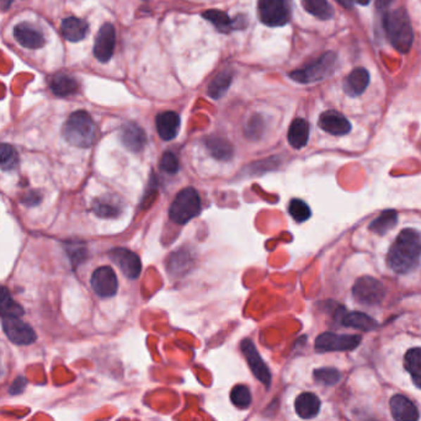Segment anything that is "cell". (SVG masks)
<instances>
[{
	"label": "cell",
	"mask_w": 421,
	"mask_h": 421,
	"mask_svg": "<svg viewBox=\"0 0 421 421\" xmlns=\"http://www.w3.org/2000/svg\"><path fill=\"white\" fill-rule=\"evenodd\" d=\"M159 167L163 172L167 174H177L179 172V161H177V156L172 152H165L163 154L162 159H161V164Z\"/></svg>",
	"instance_id": "38"
},
{
	"label": "cell",
	"mask_w": 421,
	"mask_h": 421,
	"mask_svg": "<svg viewBox=\"0 0 421 421\" xmlns=\"http://www.w3.org/2000/svg\"><path fill=\"white\" fill-rule=\"evenodd\" d=\"M309 123L304 118H296L291 123L287 133V141L294 149H302L309 139Z\"/></svg>",
	"instance_id": "24"
},
{
	"label": "cell",
	"mask_w": 421,
	"mask_h": 421,
	"mask_svg": "<svg viewBox=\"0 0 421 421\" xmlns=\"http://www.w3.org/2000/svg\"><path fill=\"white\" fill-rule=\"evenodd\" d=\"M232 82H233V73L230 72V69L217 74L215 79L208 85V90H207L208 96L215 100L222 98L228 92Z\"/></svg>",
	"instance_id": "28"
},
{
	"label": "cell",
	"mask_w": 421,
	"mask_h": 421,
	"mask_svg": "<svg viewBox=\"0 0 421 421\" xmlns=\"http://www.w3.org/2000/svg\"><path fill=\"white\" fill-rule=\"evenodd\" d=\"M337 1H338L339 4L341 5V6H344L345 9H353V0H337Z\"/></svg>",
	"instance_id": "42"
},
{
	"label": "cell",
	"mask_w": 421,
	"mask_h": 421,
	"mask_svg": "<svg viewBox=\"0 0 421 421\" xmlns=\"http://www.w3.org/2000/svg\"><path fill=\"white\" fill-rule=\"evenodd\" d=\"M341 375L338 370L332 367L318 368L314 371V379L322 384L334 386L340 381Z\"/></svg>",
	"instance_id": "37"
},
{
	"label": "cell",
	"mask_w": 421,
	"mask_h": 421,
	"mask_svg": "<svg viewBox=\"0 0 421 421\" xmlns=\"http://www.w3.org/2000/svg\"><path fill=\"white\" fill-rule=\"evenodd\" d=\"M14 37L18 41V44H21L25 49H41L44 44V34L29 23L16 25L14 29Z\"/></svg>",
	"instance_id": "17"
},
{
	"label": "cell",
	"mask_w": 421,
	"mask_h": 421,
	"mask_svg": "<svg viewBox=\"0 0 421 421\" xmlns=\"http://www.w3.org/2000/svg\"><path fill=\"white\" fill-rule=\"evenodd\" d=\"M319 127L333 136H345L351 131V123L343 113L335 110H328L320 115Z\"/></svg>",
	"instance_id": "14"
},
{
	"label": "cell",
	"mask_w": 421,
	"mask_h": 421,
	"mask_svg": "<svg viewBox=\"0 0 421 421\" xmlns=\"http://www.w3.org/2000/svg\"><path fill=\"white\" fill-rule=\"evenodd\" d=\"M19 164V154L13 146L0 143V169L4 172L14 170Z\"/></svg>",
	"instance_id": "34"
},
{
	"label": "cell",
	"mask_w": 421,
	"mask_h": 421,
	"mask_svg": "<svg viewBox=\"0 0 421 421\" xmlns=\"http://www.w3.org/2000/svg\"><path fill=\"white\" fill-rule=\"evenodd\" d=\"M89 26L84 20L78 18H67L62 23V34L64 39L70 42H79L85 39L88 34Z\"/></svg>",
	"instance_id": "25"
},
{
	"label": "cell",
	"mask_w": 421,
	"mask_h": 421,
	"mask_svg": "<svg viewBox=\"0 0 421 421\" xmlns=\"http://www.w3.org/2000/svg\"><path fill=\"white\" fill-rule=\"evenodd\" d=\"M393 3H394V0H376V9L379 14L382 15L383 13L389 10Z\"/></svg>",
	"instance_id": "41"
},
{
	"label": "cell",
	"mask_w": 421,
	"mask_h": 421,
	"mask_svg": "<svg viewBox=\"0 0 421 421\" xmlns=\"http://www.w3.org/2000/svg\"><path fill=\"white\" fill-rule=\"evenodd\" d=\"M393 419L396 421H417L420 417L415 404L404 396L397 394L389 403Z\"/></svg>",
	"instance_id": "19"
},
{
	"label": "cell",
	"mask_w": 421,
	"mask_h": 421,
	"mask_svg": "<svg viewBox=\"0 0 421 421\" xmlns=\"http://www.w3.org/2000/svg\"><path fill=\"white\" fill-rule=\"evenodd\" d=\"M397 223V212L393 210H384L381 215H378L376 220L371 222L370 230H372L373 233H377L379 235L386 234L389 230L394 228Z\"/></svg>",
	"instance_id": "32"
},
{
	"label": "cell",
	"mask_w": 421,
	"mask_h": 421,
	"mask_svg": "<svg viewBox=\"0 0 421 421\" xmlns=\"http://www.w3.org/2000/svg\"><path fill=\"white\" fill-rule=\"evenodd\" d=\"M289 213L296 222L303 223L308 218H310L312 210H310V207L303 200L294 199L292 201L289 202Z\"/></svg>",
	"instance_id": "35"
},
{
	"label": "cell",
	"mask_w": 421,
	"mask_h": 421,
	"mask_svg": "<svg viewBox=\"0 0 421 421\" xmlns=\"http://www.w3.org/2000/svg\"><path fill=\"white\" fill-rule=\"evenodd\" d=\"M230 401L234 404L235 407L239 408V409L249 408L251 401H253L249 388L243 386V384L235 386L230 392Z\"/></svg>",
	"instance_id": "36"
},
{
	"label": "cell",
	"mask_w": 421,
	"mask_h": 421,
	"mask_svg": "<svg viewBox=\"0 0 421 421\" xmlns=\"http://www.w3.org/2000/svg\"><path fill=\"white\" fill-rule=\"evenodd\" d=\"M353 296L358 303L376 306L382 302L386 296V289L377 279L363 276L353 284Z\"/></svg>",
	"instance_id": "7"
},
{
	"label": "cell",
	"mask_w": 421,
	"mask_h": 421,
	"mask_svg": "<svg viewBox=\"0 0 421 421\" xmlns=\"http://www.w3.org/2000/svg\"><path fill=\"white\" fill-rule=\"evenodd\" d=\"M41 200H42V196L37 191H29L21 197V202L26 206H36V205H39Z\"/></svg>",
	"instance_id": "39"
},
{
	"label": "cell",
	"mask_w": 421,
	"mask_h": 421,
	"mask_svg": "<svg viewBox=\"0 0 421 421\" xmlns=\"http://www.w3.org/2000/svg\"><path fill=\"white\" fill-rule=\"evenodd\" d=\"M3 330L10 341L16 345H30L37 339L34 329L18 317L3 318Z\"/></svg>",
	"instance_id": "11"
},
{
	"label": "cell",
	"mask_w": 421,
	"mask_h": 421,
	"mask_svg": "<svg viewBox=\"0 0 421 421\" xmlns=\"http://www.w3.org/2000/svg\"><path fill=\"white\" fill-rule=\"evenodd\" d=\"M338 64V54L329 51L319 58L289 74V78L301 84H312L328 78L335 72Z\"/></svg>",
	"instance_id": "4"
},
{
	"label": "cell",
	"mask_w": 421,
	"mask_h": 421,
	"mask_svg": "<svg viewBox=\"0 0 421 421\" xmlns=\"http://www.w3.org/2000/svg\"><path fill=\"white\" fill-rule=\"evenodd\" d=\"M121 141L128 151L133 153L142 152L147 144V134L142 127H139L134 122L123 125L121 131Z\"/></svg>",
	"instance_id": "18"
},
{
	"label": "cell",
	"mask_w": 421,
	"mask_h": 421,
	"mask_svg": "<svg viewBox=\"0 0 421 421\" xmlns=\"http://www.w3.org/2000/svg\"><path fill=\"white\" fill-rule=\"evenodd\" d=\"M108 255L113 263L122 270L123 274L126 275L128 279H137L141 275L142 263L139 256L136 253H133L132 250L126 248H115L108 253Z\"/></svg>",
	"instance_id": "13"
},
{
	"label": "cell",
	"mask_w": 421,
	"mask_h": 421,
	"mask_svg": "<svg viewBox=\"0 0 421 421\" xmlns=\"http://www.w3.org/2000/svg\"><path fill=\"white\" fill-rule=\"evenodd\" d=\"M240 348L244 353L245 360L249 365L251 372L254 373L255 377L258 378L260 382L264 384L265 387L270 388V386H271V372H270L269 367L266 366V363H264V360L260 356V353H258L253 341L245 339L240 344Z\"/></svg>",
	"instance_id": "9"
},
{
	"label": "cell",
	"mask_w": 421,
	"mask_h": 421,
	"mask_svg": "<svg viewBox=\"0 0 421 421\" xmlns=\"http://www.w3.org/2000/svg\"><path fill=\"white\" fill-rule=\"evenodd\" d=\"M370 82H371V75L367 69L358 67V68L353 69V72L348 74L344 80V92L348 96L356 98L366 92Z\"/></svg>",
	"instance_id": "16"
},
{
	"label": "cell",
	"mask_w": 421,
	"mask_h": 421,
	"mask_svg": "<svg viewBox=\"0 0 421 421\" xmlns=\"http://www.w3.org/2000/svg\"><path fill=\"white\" fill-rule=\"evenodd\" d=\"M27 386V381H26V378L25 377H20L16 378L13 384L10 386L9 388V393L11 396H18V394H21V393L24 392L25 388Z\"/></svg>",
	"instance_id": "40"
},
{
	"label": "cell",
	"mask_w": 421,
	"mask_h": 421,
	"mask_svg": "<svg viewBox=\"0 0 421 421\" xmlns=\"http://www.w3.org/2000/svg\"><path fill=\"white\" fill-rule=\"evenodd\" d=\"M381 16L383 34L389 44L399 54H408L412 49L415 34L407 10L404 8L388 10Z\"/></svg>",
	"instance_id": "2"
},
{
	"label": "cell",
	"mask_w": 421,
	"mask_h": 421,
	"mask_svg": "<svg viewBox=\"0 0 421 421\" xmlns=\"http://www.w3.org/2000/svg\"><path fill=\"white\" fill-rule=\"evenodd\" d=\"M201 212V199L194 187H187L177 194L169 207V217L177 225H187Z\"/></svg>",
	"instance_id": "5"
},
{
	"label": "cell",
	"mask_w": 421,
	"mask_h": 421,
	"mask_svg": "<svg viewBox=\"0 0 421 421\" xmlns=\"http://www.w3.org/2000/svg\"><path fill=\"white\" fill-rule=\"evenodd\" d=\"M202 16L222 34H230V31H233V30H243L246 26L245 16L243 19L240 16L235 19H230L228 15L220 10H208V11H205Z\"/></svg>",
	"instance_id": "15"
},
{
	"label": "cell",
	"mask_w": 421,
	"mask_h": 421,
	"mask_svg": "<svg viewBox=\"0 0 421 421\" xmlns=\"http://www.w3.org/2000/svg\"><path fill=\"white\" fill-rule=\"evenodd\" d=\"M339 319H340V323L343 324L344 327L358 329V330H363V332L373 330V329L377 328L378 325L375 319L371 318L367 314L361 313V312H348V313H346L345 310H341Z\"/></svg>",
	"instance_id": "23"
},
{
	"label": "cell",
	"mask_w": 421,
	"mask_h": 421,
	"mask_svg": "<svg viewBox=\"0 0 421 421\" xmlns=\"http://www.w3.org/2000/svg\"><path fill=\"white\" fill-rule=\"evenodd\" d=\"M51 89L59 98L69 96L78 92V82L67 74H58L52 79Z\"/></svg>",
	"instance_id": "27"
},
{
	"label": "cell",
	"mask_w": 421,
	"mask_h": 421,
	"mask_svg": "<svg viewBox=\"0 0 421 421\" xmlns=\"http://www.w3.org/2000/svg\"><path fill=\"white\" fill-rule=\"evenodd\" d=\"M64 249L70 259L74 269L82 264L88 256V248L84 241L80 240H69L64 243Z\"/></svg>",
	"instance_id": "33"
},
{
	"label": "cell",
	"mask_w": 421,
	"mask_h": 421,
	"mask_svg": "<svg viewBox=\"0 0 421 421\" xmlns=\"http://www.w3.org/2000/svg\"><path fill=\"white\" fill-rule=\"evenodd\" d=\"M258 16L270 27L284 26L292 19V0H259Z\"/></svg>",
	"instance_id": "6"
},
{
	"label": "cell",
	"mask_w": 421,
	"mask_h": 421,
	"mask_svg": "<svg viewBox=\"0 0 421 421\" xmlns=\"http://www.w3.org/2000/svg\"><path fill=\"white\" fill-rule=\"evenodd\" d=\"M358 4L363 5V6H367L372 0H355Z\"/></svg>",
	"instance_id": "43"
},
{
	"label": "cell",
	"mask_w": 421,
	"mask_h": 421,
	"mask_svg": "<svg viewBox=\"0 0 421 421\" xmlns=\"http://www.w3.org/2000/svg\"><path fill=\"white\" fill-rule=\"evenodd\" d=\"M96 125L87 111L79 110L69 116L63 127V137L72 146L88 148L96 139Z\"/></svg>",
	"instance_id": "3"
},
{
	"label": "cell",
	"mask_w": 421,
	"mask_h": 421,
	"mask_svg": "<svg viewBox=\"0 0 421 421\" xmlns=\"http://www.w3.org/2000/svg\"><path fill=\"white\" fill-rule=\"evenodd\" d=\"M294 409L302 419H313L320 410V399L313 393H302L296 398Z\"/></svg>",
	"instance_id": "22"
},
{
	"label": "cell",
	"mask_w": 421,
	"mask_h": 421,
	"mask_svg": "<svg viewBox=\"0 0 421 421\" xmlns=\"http://www.w3.org/2000/svg\"><path fill=\"white\" fill-rule=\"evenodd\" d=\"M420 264V232L413 228L403 230L388 251V268L397 274H408L417 269Z\"/></svg>",
	"instance_id": "1"
},
{
	"label": "cell",
	"mask_w": 421,
	"mask_h": 421,
	"mask_svg": "<svg viewBox=\"0 0 421 421\" xmlns=\"http://www.w3.org/2000/svg\"><path fill=\"white\" fill-rule=\"evenodd\" d=\"M180 125H182L180 116L174 111L161 113L156 118L158 134L163 141H172L177 137Z\"/></svg>",
	"instance_id": "20"
},
{
	"label": "cell",
	"mask_w": 421,
	"mask_h": 421,
	"mask_svg": "<svg viewBox=\"0 0 421 421\" xmlns=\"http://www.w3.org/2000/svg\"><path fill=\"white\" fill-rule=\"evenodd\" d=\"M205 143H206V147L210 156L215 158V159L222 161V162H227L233 157L234 148L225 138L210 136V137L207 138Z\"/></svg>",
	"instance_id": "26"
},
{
	"label": "cell",
	"mask_w": 421,
	"mask_h": 421,
	"mask_svg": "<svg viewBox=\"0 0 421 421\" xmlns=\"http://www.w3.org/2000/svg\"><path fill=\"white\" fill-rule=\"evenodd\" d=\"M94 292L101 299L113 297L118 292V281L116 272L110 266H103L94 271L92 276Z\"/></svg>",
	"instance_id": "12"
},
{
	"label": "cell",
	"mask_w": 421,
	"mask_h": 421,
	"mask_svg": "<svg viewBox=\"0 0 421 421\" xmlns=\"http://www.w3.org/2000/svg\"><path fill=\"white\" fill-rule=\"evenodd\" d=\"M23 315H24V309L19 303L15 302L10 294L9 289L0 286V317L1 318H11V317L20 318Z\"/></svg>",
	"instance_id": "29"
},
{
	"label": "cell",
	"mask_w": 421,
	"mask_h": 421,
	"mask_svg": "<svg viewBox=\"0 0 421 421\" xmlns=\"http://www.w3.org/2000/svg\"><path fill=\"white\" fill-rule=\"evenodd\" d=\"M93 212L100 218H118L122 212V202L113 195H103L94 201Z\"/></svg>",
	"instance_id": "21"
},
{
	"label": "cell",
	"mask_w": 421,
	"mask_h": 421,
	"mask_svg": "<svg viewBox=\"0 0 421 421\" xmlns=\"http://www.w3.org/2000/svg\"><path fill=\"white\" fill-rule=\"evenodd\" d=\"M304 10L319 20H330L334 16L333 6L328 0H301Z\"/></svg>",
	"instance_id": "31"
},
{
	"label": "cell",
	"mask_w": 421,
	"mask_h": 421,
	"mask_svg": "<svg viewBox=\"0 0 421 421\" xmlns=\"http://www.w3.org/2000/svg\"><path fill=\"white\" fill-rule=\"evenodd\" d=\"M361 343L360 335H339L334 333H323L315 339V350L319 353L330 351H351Z\"/></svg>",
	"instance_id": "8"
},
{
	"label": "cell",
	"mask_w": 421,
	"mask_h": 421,
	"mask_svg": "<svg viewBox=\"0 0 421 421\" xmlns=\"http://www.w3.org/2000/svg\"><path fill=\"white\" fill-rule=\"evenodd\" d=\"M116 46V30L113 24H103L99 30L95 44H94V56L101 63H106L113 58Z\"/></svg>",
	"instance_id": "10"
},
{
	"label": "cell",
	"mask_w": 421,
	"mask_h": 421,
	"mask_svg": "<svg viewBox=\"0 0 421 421\" xmlns=\"http://www.w3.org/2000/svg\"><path fill=\"white\" fill-rule=\"evenodd\" d=\"M404 365L414 384L421 389V348L408 350L404 358Z\"/></svg>",
	"instance_id": "30"
}]
</instances>
